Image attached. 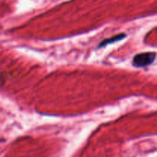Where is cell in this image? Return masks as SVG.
I'll use <instances>...</instances> for the list:
<instances>
[{
    "instance_id": "7a4b0ae2",
    "label": "cell",
    "mask_w": 157,
    "mask_h": 157,
    "mask_svg": "<svg viewBox=\"0 0 157 157\" xmlns=\"http://www.w3.org/2000/svg\"><path fill=\"white\" fill-rule=\"evenodd\" d=\"M125 36L126 35H124V34H119V35H115V36L112 37V38H107V39L104 40V41H103L101 43V44H100L99 47L107 45V44H110V43L115 42V41H120V40H121V39H123L124 38H125Z\"/></svg>"
},
{
    "instance_id": "6da1fadb",
    "label": "cell",
    "mask_w": 157,
    "mask_h": 157,
    "mask_svg": "<svg viewBox=\"0 0 157 157\" xmlns=\"http://www.w3.org/2000/svg\"><path fill=\"white\" fill-rule=\"evenodd\" d=\"M156 59L155 52H145L136 55L133 58V64L135 67H143L151 64Z\"/></svg>"
}]
</instances>
